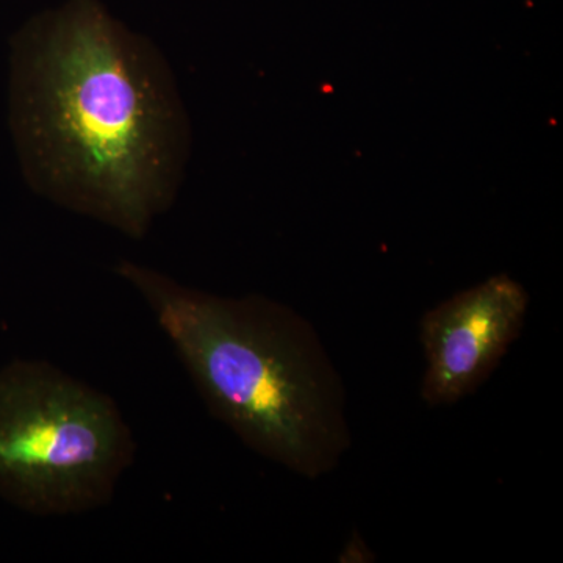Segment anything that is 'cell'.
Wrapping results in <instances>:
<instances>
[{
	"mask_svg": "<svg viewBox=\"0 0 563 563\" xmlns=\"http://www.w3.org/2000/svg\"><path fill=\"white\" fill-rule=\"evenodd\" d=\"M131 431L109 396L47 362L0 369V496L33 515L107 506L131 465Z\"/></svg>",
	"mask_w": 563,
	"mask_h": 563,
	"instance_id": "cell-3",
	"label": "cell"
},
{
	"mask_svg": "<svg viewBox=\"0 0 563 563\" xmlns=\"http://www.w3.org/2000/svg\"><path fill=\"white\" fill-rule=\"evenodd\" d=\"M151 307L214 417L301 476L332 472L350 446L344 388L312 325L252 295L221 298L129 261L117 266Z\"/></svg>",
	"mask_w": 563,
	"mask_h": 563,
	"instance_id": "cell-2",
	"label": "cell"
},
{
	"mask_svg": "<svg viewBox=\"0 0 563 563\" xmlns=\"http://www.w3.org/2000/svg\"><path fill=\"white\" fill-rule=\"evenodd\" d=\"M372 551L366 548L361 536H354L344 547L343 553L340 554V562H369Z\"/></svg>",
	"mask_w": 563,
	"mask_h": 563,
	"instance_id": "cell-5",
	"label": "cell"
},
{
	"mask_svg": "<svg viewBox=\"0 0 563 563\" xmlns=\"http://www.w3.org/2000/svg\"><path fill=\"white\" fill-rule=\"evenodd\" d=\"M528 306L523 285L499 274L426 312L422 401L450 406L472 395L520 335Z\"/></svg>",
	"mask_w": 563,
	"mask_h": 563,
	"instance_id": "cell-4",
	"label": "cell"
},
{
	"mask_svg": "<svg viewBox=\"0 0 563 563\" xmlns=\"http://www.w3.org/2000/svg\"><path fill=\"white\" fill-rule=\"evenodd\" d=\"M13 124L41 196L132 239L172 207L190 157L172 68L101 0H68L22 29Z\"/></svg>",
	"mask_w": 563,
	"mask_h": 563,
	"instance_id": "cell-1",
	"label": "cell"
}]
</instances>
